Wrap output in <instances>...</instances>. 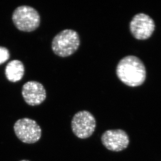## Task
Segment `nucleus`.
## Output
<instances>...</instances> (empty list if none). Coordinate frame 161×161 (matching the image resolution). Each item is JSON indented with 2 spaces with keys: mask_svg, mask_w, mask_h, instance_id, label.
Instances as JSON below:
<instances>
[{
  "mask_svg": "<svg viewBox=\"0 0 161 161\" xmlns=\"http://www.w3.org/2000/svg\"><path fill=\"white\" fill-rule=\"evenodd\" d=\"M119 79L129 87H138L143 84L146 78V68L138 58L129 55L123 58L116 68Z\"/></svg>",
  "mask_w": 161,
  "mask_h": 161,
  "instance_id": "nucleus-1",
  "label": "nucleus"
},
{
  "mask_svg": "<svg viewBox=\"0 0 161 161\" xmlns=\"http://www.w3.org/2000/svg\"><path fill=\"white\" fill-rule=\"evenodd\" d=\"M80 45L79 35L72 29H64L54 37L52 51L58 56L65 58L74 53Z\"/></svg>",
  "mask_w": 161,
  "mask_h": 161,
  "instance_id": "nucleus-2",
  "label": "nucleus"
},
{
  "mask_svg": "<svg viewBox=\"0 0 161 161\" xmlns=\"http://www.w3.org/2000/svg\"><path fill=\"white\" fill-rule=\"evenodd\" d=\"M12 20L19 31L31 32L39 27L41 18L35 8L21 5L16 8L13 13Z\"/></svg>",
  "mask_w": 161,
  "mask_h": 161,
  "instance_id": "nucleus-3",
  "label": "nucleus"
},
{
  "mask_svg": "<svg viewBox=\"0 0 161 161\" xmlns=\"http://www.w3.org/2000/svg\"><path fill=\"white\" fill-rule=\"evenodd\" d=\"M14 130L16 136L23 143L33 144L41 139L42 129L36 121L25 117L15 123Z\"/></svg>",
  "mask_w": 161,
  "mask_h": 161,
  "instance_id": "nucleus-4",
  "label": "nucleus"
},
{
  "mask_svg": "<svg viewBox=\"0 0 161 161\" xmlns=\"http://www.w3.org/2000/svg\"><path fill=\"white\" fill-rule=\"evenodd\" d=\"M71 127L76 137L80 139L88 138L95 131L96 119L88 111H79L73 117Z\"/></svg>",
  "mask_w": 161,
  "mask_h": 161,
  "instance_id": "nucleus-5",
  "label": "nucleus"
},
{
  "mask_svg": "<svg viewBox=\"0 0 161 161\" xmlns=\"http://www.w3.org/2000/svg\"><path fill=\"white\" fill-rule=\"evenodd\" d=\"M154 29L153 20L144 13L136 14L130 23L131 33L137 39H147L152 36Z\"/></svg>",
  "mask_w": 161,
  "mask_h": 161,
  "instance_id": "nucleus-6",
  "label": "nucleus"
},
{
  "mask_svg": "<svg viewBox=\"0 0 161 161\" xmlns=\"http://www.w3.org/2000/svg\"><path fill=\"white\" fill-rule=\"evenodd\" d=\"M101 142L108 150L119 152L128 147L129 136L122 129H111L104 132L101 137Z\"/></svg>",
  "mask_w": 161,
  "mask_h": 161,
  "instance_id": "nucleus-7",
  "label": "nucleus"
},
{
  "mask_svg": "<svg viewBox=\"0 0 161 161\" xmlns=\"http://www.w3.org/2000/svg\"><path fill=\"white\" fill-rule=\"evenodd\" d=\"M21 94L26 103L36 106L42 103L47 97L46 89L36 81H29L23 85Z\"/></svg>",
  "mask_w": 161,
  "mask_h": 161,
  "instance_id": "nucleus-8",
  "label": "nucleus"
},
{
  "mask_svg": "<svg viewBox=\"0 0 161 161\" xmlns=\"http://www.w3.org/2000/svg\"><path fill=\"white\" fill-rule=\"evenodd\" d=\"M25 74V67L23 62L14 59L9 62L5 69V74L8 80L16 82L23 78Z\"/></svg>",
  "mask_w": 161,
  "mask_h": 161,
  "instance_id": "nucleus-9",
  "label": "nucleus"
},
{
  "mask_svg": "<svg viewBox=\"0 0 161 161\" xmlns=\"http://www.w3.org/2000/svg\"><path fill=\"white\" fill-rule=\"evenodd\" d=\"M10 58L9 50L4 47L0 46V65L4 63Z\"/></svg>",
  "mask_w": 161,
  "mask_h": 161,
  "instance_id": "nucleus-10",
  "label": "nucleus"
},
{
  "mask_svg": "<svg viewBox=\"0 0 161 161\" xmlns=\"http://www.w3.org/2000/svg\"><path fill=\"white\" fill-rule=\"evenodd\" d=\"M29 161V160H21V161Z\"/></svg>",
  "mask_w": 161,
  "mask_h": 161,
  "instance_id": "nucleus-11",
  "label": "nucleus"
}]
</instances>
